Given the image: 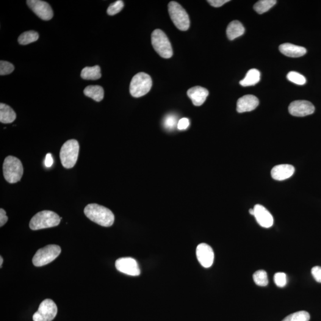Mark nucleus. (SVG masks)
<instances>
[{"mask_svg":"<svg viewBox=\"0 0 321 321\" xmlns=\"http://www.w3.org/2000/svg\"><path fill=\"white\" fill-rule=\"evenodd\" d=\"M229 1V0H208L207 2L213 7H220Z\"/></svg>","mask_w":321,"mask_h":321,"instance_id":"35","label":"nucleus"},{"mask_svg":"<svg viewBox=\"0 0 321 321\" xmlns=\"http://www.w3.org/2000/svg\"><path fill=\"white\" fill-rule=\"evenodd\" d=\"M245 29L239 21H234L229 24L227 28V35L229 40H234L244 34Z\"/></svg>","mask_w":321,"mask_h":321,"instance_id":"19","label":"nucleus"},{"mask_svg":"<svg viewBox=\"0 0 321 321\" xmlns=\"http://www.w3.org/2000/svg\"><path fill=\"white\" fill-rule=\"evenodd\" d=\"M39 38V34L34 30H29L23 33L18 38V42L21 45H27L30 43H34Z\"/></svg>","mask_w":321,"mask_h":321,"instance_id":"24","label":"nucleus"},{"mask_svg":"<svg viewBox=\"0 0 321 321\" xmlns=\"http://www.w3.org/2000/svg\"><path fill=\"white\" fill-rule=\"evenodd\" d=\"M16 114L12 108L7 105L0 104V122L9 124L16 120Z\"/></svg>","mask_w":321,"mask_h":321,"instance_id":"20","label":"nucleus"},{"mask_svg":"<svg viewBox=\"0 0 321 321\" xmlns=\"http://www.w3.org/2000/svg\"><path fill=\"white\" fill-rule=\"evenodd\" d=\"M311 273L315 280L321 283V267L316 266L312 268Z\"/></svg>","mask_w":321,"mask_h":321,"instance_id":"33","label":"nucleus"},{"mask_svg":"<svg viewBox=\"0 0 321 321\" xmlns=\"http://www.w3.org/2000/svg\"><path fill=\"white\" fill-rule=\"evenodd\" d=\"M4 178L10 184L20 181L23 174V167L21 160L15 157L8 156L3 163Z\"/></svg>","mask_w":321,"mask_h":321,"instance_id":"3","label":"nucleus"},{"mask_svg":"<svg viewBox=\"0 0 321 321\" xmlns=\"http://www.w3.org/2000/svg\"><path fill=\"white\" fill-rule=\"evenodd\" d=\"M115 268L120 272L131 276H138L140 274L137 261L129 257L117 259L115 261Z\"/></svg>","mask_w":321,"mask_h":321,"instance_id":"11","label":"nucleus"},{"mask_svg":"<svg viewBox=\"0 0 321 321\" xmlns=\"http://www.w3.org/2000/svg\"><path fill=\"white\" fill-rule=\"evenodd\" d=\"M196 256L199 263L204 268L212 266L214 260V253L211 246L201 243L196 248Z\"/></svg>","mask_w":321,"mask_h":321,"instance_id":"13","label":"nucleus"},{"mask_svg":"<svg viewBox=\"0 0 321 321\" xmlns=\"http://www.w3.org/2000/svg\"><path fill=\"white\" fill-rule=\"evenodd\" d=\"M84 213L90 220L99 226L109 228L114 224V214L107 207L98 204H88L85 207Z\"/></svg>","mask_w":321,"mask_h":321,"instance_id":"1","label":"nucleus"},{"mask_svg":"<svg viewBox=\"0 0 321 321\" xmlns=\"http://www.w3.org/2000/svg\"><path fill=\"white\" fill-rule=\"evenodd\" d=\"M189 124L190 122L189 119L187 118H183L178 121V128L179 130H181V131L186 130L187 127L189 126Z\"/></svg>","mask_w":321,"mask_h":321,"instance_id":"34","label":"nucleus"},{"mask_svg":"<svg viewBox=\"0 0 321 321\" xmlns=\"http://www.w3.org/2000/svg\"><path fill=\"white\" fill-rule=\"evenodd\" d=\"M279 49L282 54L290 57H300L306 53V49L304 47L290 43L281 44L279 46Z\"/></svg>","mask_w":321,"mask_h":321,"instance_id":"18","label":"nucleus"},{"mask_svg":"<svg viewBox=\"0 0 321 321\" xmlns=\"http://www.w3.org/2000/svg\"><path fill=\"white\" fill-rule=\"evenodd\" d=\"M59 246L49 245L39 250L33 257V264L36 267H43L56 259L61 253Z\"/></svg>","mask_w":321,"mask_h":321,"instance_id":"8","label":"nucleus"},{"mask_svg":"<svg viewBox=\"0 0 321 321\" xmlns=\"http://www.w3.org/2000/svg\"><path fill=\"white\" fill-rule=\"evenodd\" d=\"M123 7L124 2L123 1H121V0H118V1L113 2L108 8V15L110 16L115 15L116 14L120 12L123 9Z\"/></svg>","mask_w":321,"mask_h":321,"instance_id":"29","label":"nucleus"},{"mask_svg":"<svg viewBox=\"0 0 321 321\" xmlns=\"http://www.w3.org/2000/svg\"><path fill=\"white\" fill-rule=\"evenodd\" d=\"M84 93L88 97L92 98L96 102H100L104 98V91L101 86H88V87H86Z\"/></svg>","mask_w":321,"mask_h":321,"instance_id":"22","label":"nucleus"},{"mask_svg":"<svg viewBox=\"0 0 321 321\" xmlns=\"http://www.w3.org/2000/svg\"><path fill=\"white\" fill-rule=\"evenodd\" d=\"M259 99L255 96L246 95L238 99L237 111L238 113L250 112L256 109L258 106Z\"/></svg>","mask_w":321,"mask_h":321,"instance_id":"15","label":"nucleus"},{"mask_svg":"<svg viewBox=\"0 0 321 321\" xmlns=\"http://www.w3.org/2000/svg\"><path fill=\"white\" fill-rule=\"evenodd\" d=\"M27 5L36 15L44 21H49L53 17V11L50 5L41 0H27Z\"/></svg>","mask_w":321,"mask_h":321,"instance_id":"10","label":"nucleus"},{"mask_svg":"<svg viewBox=\"0 0 321 321\" xmlns=\"http://www.w3.org/2000/svg\"><path fill=\"white\" fill-rule=\"evenodd\" d=\"M2 263H3V259H2V257L1 256L0 257V267H2Z\"/></svg>","mask_w":321,"mask_h":321,"instance_id":"38","label":"nucleus"},{"mask_svg":"<svg viewBox=\"0 0 321 321\" xmlns=\"http://www.w3.org/2000/svg\"><path fill=\"white\" fill-rule=\"evenodd\" d=\"M79 153V144L75 139H70L63 144L60 152L62 165L67 169L76 165Z\"/></svg>","mask_w":321,"mask_h":321,"instance_id":"4","label":"nucleus"},{"mask_svg":"<svg viewBox=\"0 0 321 321\" xmlns=\"http://www.w3.org/2000/svg\"><path fill=\"white\" fill-rule=\"evenodd\" d=\"M82 79L85 80H98L101 77V68L99 66L86 67L82 69L80 74Z\"/></svg>","mask_w":321,"mask_h":321,"instance_id":"23","label":"nucleus"},{"mask_svg":"<svg viewBox=\"0 0 321 321\" xmlns=\"http://www.w3.org/2000/svg\"><path fill=\"white\" fill-rule=\"evenodd\" d=\"M289 112L290 115L295 117H305L314 113L315 107L308 101H295L290 104Z\"/></svg>","mask_w":321,"mask_h":321,"instance_id":"12","label":"nucleus"},{"mask_svg":"<svg viewBox=\"0 0 321 321\" xmlns=\"http://www.w3.org/2000/svg\"><path fill=\"white\" fill-rule=\"evenodd\" d=\"M254 217L257 222L264 228H270L274 224L273 215L261 205L257 204L254 206Z\"/></svg>","mask_w":321,"mask_h":321,"instance_id":"14","label":"nucleus"},{"mask_svg":"<svg viewBox=\"0 0 321 321\" xmlns=\"http://www.w3.org/2000/svg\"><path fill=\"white\" fill-rule=\"evenodd\" d=\"M53 164V159L51 156V154H48L46 155L45 160V164L46 167H50L51 165Z\"/></svg>","mask_w":321,"mask_h":321,"instance_id":"37","label":"nucleus"},{"mask_svg":"<svg viewBox=\"0 0 321 321\" xmlns=\"http://www.w3.org/2000/svg\"><path fill=\"white\" fill-rule=\"evenodd\" d=\"M57 314L56 304L51 299L44 300L33 315L34 321H52Z\"/></svg>","mask_w":321,"mask_h":321,"instance_id":"9","label":"nucleus"},{"mask_svg":"<svg viewBox=\"0 0 321 321\" xmlns=\"http://www.w3.org/2000/svg\"><path fill=\"white\" fill-rule=\"evenodd\" d=\"M275 282L278 287H284L287 284V276L284 273H277L275 275Z\"/></svg>","mask_w":321,"mask_h":321,"instance_id":"32","label":"nucleus"},{"mask_svg":"<svg viewBox=\"0 0 321 321\" xmlns=\"http://www.w3.org/2000/svg\"><path fill=\"white\" fill-rule=\"evenodd\" d=\"M152 46L160 57L170 59L173 54L172 46L165 33L160 29L154 30L151 36Z\"/></svg>","mask_w":321,"mask_h":321,"instance_id":"5","label":"nucleus"},{"mask_svg":"<svg viewBox=\"0 0 321 321\" xmlns=\"http://www.w3.org/2000/svg\"><path fill=\"white\" fill-rule=\"evenodd\" d=\"M15 67L12 63L2 60L0 62V75L4 76L12 73Z\"/></svg>","mask_w":321,"mask_h":321,"instance_id":"30","label":"nucleus"},{"mask_svg":"<svg viewBox=\"0 0 321 321\" xmlns=\"http://www.w3.org/2000/svg\"><path fill=\"white\" fill-rule=\"evenodd\" d=\"M61 221L59 215L51 211H43L36 214L30 221L29 228L32 230L54 228Z\"/></svg>","mask_w":321,"mask_h":321,"instance_id":"2","label":"nucleus"},{"mask_svg":"<svg viewBox=\"0 0 321 321\" xmlns=\"http://www.w3.org/2000/svg\"><path fill=\"white\" fill-rule=\"evenodd\" d=\"M168 13L173 23L179 30L186 31L190 27L189 15L181 4L175 1L168 4Z\"/></svg>","mask_w":321,"mask_h":321,"instance_id":"7","label":"nucleus"},{"mask_svg":"<svg viewBox=\"0 0 321 321\" xmlns=\"http://www.w3.org/2000/svg\"><path fill=\"white\" fill-rule=\"evenodd\" d=\"M310 315L308 312L299 311L290 314L282 321H309Z\"/></svg>","mask_w":321,"mask_h":321,"instance_id":"27","label":"nucleus"},{"mask_svg":"<svg viewBox=\"0 0 321 321\" xmlns=\"http://www.w3.org/2000/svg\"><path fill=\"white\" fill-rule=\"evenodd\" d=\"M187 96L192 100L195 106H201L206 101L209 95L208 91L201 87H195L190 88L187 92Z\"/></svg>","mask_w":321,"mask_h":321,"instance_id":"17","label":"nucleus"},{"mask_svg":"<svg viewBox=\"0 0 321 321\" xmlns=\"http://www.w3.org/2000/svg\"><path fill=\"white\" fill-rule=\"evenodd\" d=\"M261 80V73L256 69H251L246 73L244 79L240 82V85L242 87H251L258 84Z\"/></svg>","mask_w":321,"mask_h":321,"instance_id":"21","label":"nucleus"},{"mask_svg":"<svg viewBox=\"0 0 321 321\" xmlns=\"http://www.w3.org/2000/svg\"><path fill=\"white\" fill-rule=\"evenodd\" d=\"M152 85L151 76L148 74L141 72L133 77L130 85V93L135 98L141 97L149 92Z\"/></svg>","mask_w":321,"mask_h":321,"instance_id":"6","label":"nucleus"},{"mask_svg":"<svg viewBox=\"0 0 321 321\" xmlns=\"http://www.w3.org/2000/svg\"><path fill=\"white\" fill-rule=\"evenodd\" d=\"M177 124V118L175 115H169L166 116L164 121V126L165 129L173 130L175 128Z\"/></svg>","mask_w":321,"mask_h":321,"instance_id":"31","label":"nucleus"},{"mask_svg":"<svg viewBox=\"0 0 321 321\" xmlns=\"http://www.w3.org/2000/svg\"><path fill=\"white\" fill-rule=\"evenodd\" d=\"M8 217L6 215V212L5 210L1 208L0 209V227H2L5 223L7 222Z\"/></svg>","mask_w":321,"mask_h":321,"instance_id":"36","label":"nucleus"},{"mask_svg":"<svg viewBox=\"0 0 321 321\" xmlns=\"http://www.w3.org/2000/svg\"><path fill=\"white\" fill-rule=\"evenodd\" d=\"M276 3V0H261L254 5L253 9L259 14L268 12Z\"/></svg>","mask_w":321,"mask_h":321,"instance_id":"25","label":"nucleus"},{"mask_svg":"<svg viewBox=\"0 0 321 321\" xmlns=\"http://www.w3.org/2000/svg\"><path fill=\"white\" fill-rule=\"evenodd\" d=\"M253 280L258 286L264 287L268 284V275L264 270L257 271L253 275Z\"/></svg>","mask_w":321,"mask_h":321,"instance_id":"26","label":"nucleus"},{"mask_svg":"<svg viewBox=\"0 0 321 321\" xmlns=\"http://www.w3.org/2000/svg\"><path fill=\"white\" fill-rule=\"evenodd\" d=\"M287 78L289 81L298 85H303L306 83L305 77L298 72L292 71L287 74Z\"/></svg>","mask_w":321,"mask_h":321,"instance_id":"28","label":"nucleus"},{"mask_svg":"<svg viewBox=\"0 0 321 321\" xmlns=\"http://www.w3.org/2000/svg\"><path fill=\"white\" fill-rule=\"evenodd\" d=\"M295 167L290 164H280L275 166L271 170V176L278 181H283L293 175Z\"/></svg>","mask_w":321,"mask_h":321,"instance_id":"16","label":"nucleus"},{"mask_svg":"<svg viewBox=\"0 0 321 321\" xmlns=\"http://www.w3.org/2000/svg\"><path fill=\"white\" fill-rule=\"evenodd\" d=\"M250 214L254 216V209L253 208V209H250Z\"/></svg>","mask_w":321,"mask_h":321,"instance_id":"39","label":"nucleus"}]
</instances>
